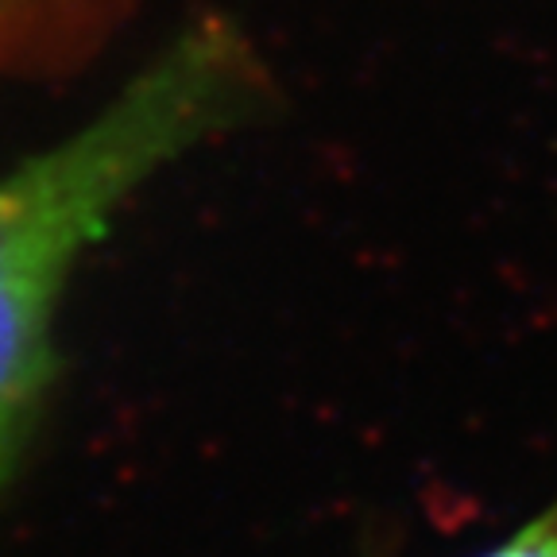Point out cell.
Here are the masks:
<instances>
[{"label":"cell","mask_w":557,"mask_h":557,"mask_svg":"<svg viewBox=\"0 0 557 557\" xmlns=\"http://www.w3.org/2000/svg\"><path fill=\"white\" fill-rule=\"evenodd\" d=\"M268 97L252 39L225 16L171 35L86 124L0 174V496L59 368V313L82 260L174 163Z\"/></svg>","instance_id":"6da1fadb"},{"label":"cell","mask_w":557,"mask_h":557,"mask_svg":"<svg viewBox=\"0 0 557 557\" xmlns=\"http://www.w3.org/2000/svg\"><path fill=\"white\" fill-rule=\"evenodd\" d=\"M476 557H557V496Z\"/></svg>","instance_id":"3957f363"},{"label":"cell","mask_w":557,"mask_h":557,"mask_svg":"<svg viewBox=\"0 0 557 557\" xmlns=\"http://www.w3.org/2000/svg\"><path fill=\"white\" fill-rule=\"evenodd\" d=\"M132 0H0V74H39L86 59Z\"/></svg>","instance_id":"7a4b0ae2"}]
</instances>
